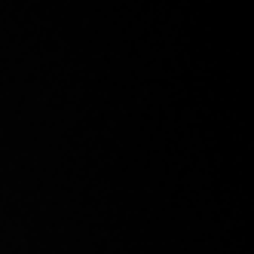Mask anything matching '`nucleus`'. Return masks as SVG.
<instances>
[]
</instances>
